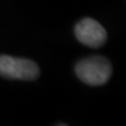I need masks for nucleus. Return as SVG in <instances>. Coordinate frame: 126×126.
Wrapping results in <instances>:
<instances>
[{
  "label": "nucleus",
  "instance_id": "3",
  "mask_svg": "<svg viewBox=\"0 0 126 126\" xmlns=\"http://www.w3.org/2000/svg\"><path fill=\"white\" fill-rule=\"evenodd\" d=\"M75 35L80 43L90 48H99L107 40V32L99 22L93 18H84L75 27Z\"/></svg>",
  "mask_w": 126,
  "mask_h": 126
},
{
  "label": "nucleus",
  "instance_id": "2",
  "mask_svg": "<svg viewBox=\"0 0 126 126\" xmlns=\"http://www.w3.org/2000/svg\"><path fill=\"white\" fill-rule=\"evenodd\" d=\"M39 67L35 62L25 58L0 55V75L13 80H35L39 76Z\"/></svg>",
  "mask_w": 126,
  "mask_h": 126
},
{
  "label": "nucleus",
  "instance_id": "1",
  "mask_svg": "<svg viewBox=\"0 0 126 126\" xmlns=\"http://www.w3.org/2000/svg\"><path fill=\"white\" fill-rule=\"evenodd\" d=\"M76 75L82 82L91 86H99L110 80L112 67L104 57H90L76 64Z\"/></svg>",
  "mask_w": 126,
  "mask_h": 126
}]
</instances>
